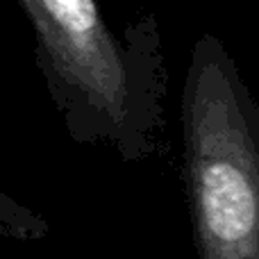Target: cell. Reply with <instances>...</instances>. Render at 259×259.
Returning a JSON list of instances; mask_svg holds the SVG:
<instances>
[{
  "label": "cell",
  "mask_w": 259,
  "mask_h": 259,
  "mask_svg": "<svg viewBox=\"0 0 259 259\" xmlns=\"http://www.w3.org/2000/svg\"><path fill=\"white\" fill-rule=\"evenodd\" d=\"M180 112L198 259H259V107L216 36L193 46Z\"/></svg>",
  "instance_id": "obj_2"
},
{
  "label": "cell",
  "mask_w": 259,
  "mask_h": 259,
  "mask_svg": "<svg viewBox=\"0 0 259 259\" xmlns=\"http://www.w3.org/2000/svg\"><path fill=\"white\" fill-rule=\"evenodd\" d=\"M34 30L36 66L80 146H103L123 164L164 152L168 68L155 14L116 39L96 0H18Z\"/></svg>",
  "instance_id": "obj_1"
},
{
  "label": "cell",
  "mask_w": 259,
  "mask_h": 259,
  "mask_svg": "<svg viewBox=\"0 0 259 259\" xmlns=\"http://www.w3.org/2000/svg\"><path fill=\"white\" fill-rule=\"evenodd\" d=\"M48 234L50 223L44 216L0 189V237L14 241H44Z\"/></svg>",
  "instance_id": "obj_3"
}]
</instances>
